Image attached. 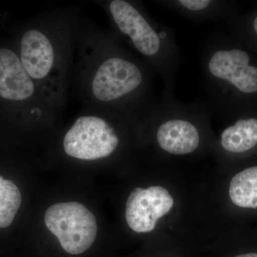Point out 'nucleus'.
<instances>
[{
    "label": "nucleus",
    "instance_id": "obj_14",
    "mask_svg": "<svg viewBox=\"0 0 257 257\" xmlns=\"http://www.w3.org/2000/svg\"><path fill=\"white\" fill-rule=\"evenodd\" d=\"M235 257H257V253H243Z\"/></svg>",
    "mask_w": 257,
    "mask_h": 257
},
{
    "label": "nucleus",
    "instance_id": "obj_12",
    "mask_svg": "<svg viewBox=\"0 0 257 257\" xmlns=\"http://www.w3.org/2000/svg\"><path fill=\"white\" fill-rule=\"evenodd\" d=\"M22 204V194L16 184L0 176V228L8 227L14 221Z\"/></svg>",
    "mask_w": 257,
    "mask_h": 257
},
{
    "label": "nucleus",
    "instance_id": "obj_8",
    "mask_svg": "<svg viewBox=\"0 0 257 257\" xmlns=\"http://www.w3.org/2000/svg\"><path fill=\"white\" fill-rule=\"evenodd\" d=\"M173 205V197L164 187H137L130 193L126 201V222L135 232H150L159 219L166 215Z\"/></svg>",
    "mask_w": 257,
    "mask_h": 257
},
{
    "label": "nucleus",
    "instance_id": "obj_13",
    "mask_svg": "<svg viewBox=\"0 0 257 257\" xmlns=\"http://www.w3.org/2000/svg\"><path fill=\"white\" fill-rule=\"evenodd\" d=\"M251 26H252L253 31L254 32V33L257 35V15L255 17L254 19H253Z\"/></svg>",
    "mask_w": 257,
    "mask_h": 257
},
{
    "label": "nucleus",
    "instance_id": "obj_9",
    "mask_svg": "<svg viewBox=\"0 0 257 257\" xmlns=\"http://www.w3.org/2000/svg\"><path fill=\"white\" fill-rule=\"evenodd\" d=\"M164 9L194 22H219L227 16L228 4L219 0H162L155 2Z\"/></svg>",
    "mask_w": 257,
    "mask_h": 257
},
{
    "label": "nucleus",
    "instance_id": "obj_1",
    "mask_svg": "<svg viewBox=\"0 0 257 257\" xmlns=\"http://www.w3.org/2000/svg\"><path fill=\"white\" fill-rule=\"evenodd\" d=\"M74 83L86 108L143 119L157 101L153 70L112 33L81 23Z\"/></svg>",
    "mask_w": 257,
    "mask_h": 257
},
{
    "label": "nucleus",
    "instance_id": "obj_3",
    "mask_svg": "<svg viewBox=\"0 0 257 257\" xmlns=\"http://www.w3.org/2000/svg\"><path fill=\"white\" fill-rule=\"evenodd\" d=\"M116 36L161 75L166 94H174L181 55L173 30L152 18L143 5L130 0L103 2Z\"/></svg>",
    "mask_w": 257,
    "mask_h": 257
},
{
    "label": "nucleus",
    "instance_id": "obj_2",
    "mask_svg": "<svg viewBox=\"0 0 257 257\" xmlns=\"http://www.w3.org/2000/svg\"><path fill=\"white\" fill-rule=\"evenodd\" d=\"M80 22L68 10L47 13L38 15L20 39L19 58L56 114L67 101Z\"/></svg>",
    "mask_w": 257,
    "mask_h": 257
},
{
    "label": "nucleus",
    "instance_id": "obj_5",
    "mask_svg": "<svg viewBox=\"0 0 257 257\" xmlns=\"http://www.w3.org/2000/svg\"><path fill=\"white\" fill-rule=\"evenodd\" d=\"M210 112L204 104H182L174 94H164L143 119L156 123L155 139L159 147L172 155L197 151L202 142L201 125Z\"/></svg>",
    "mask_w": 257,
    "mask_h": 257
},
{
    "label": "nucleus",
    "instance_id": "obj_6",
    "mask_svg": "<svg viewBox=\"0 0 257 257\" xmlns=\"http://www.w3.org/2000/svg\"><path fill=\"white\" fill-rule=\"evenodd\" d=\"M84 112L74 119L64 135V152L69 157L84 161L111 156L121 142L115 121L128 116L88 108Z\"/></svg>",
    "mask_w": 257,
    "mask_h": 257
},
{
    "label": "nucleus",
    "instance_id": "obj_10",
    "mask_svg": "<svg viewBox=\"0 0 257 257\" xmlns=\"http://www.w3.org/2000/svg\"><path fill=\"white\" fill-rule=\"evenodd\" d=\"M220 144L224 151L244 153L257 145V119L246 118L237 120L225 128L221 135Z\"/></svg>",
    "mask_w": 257,
    "mask_h": 257
},
{
    "label": "nucleus",
    "instance_id": "obj_7",
    "mask_svg": "<svg viewBox=\"0 0 257 257\" xmlns=\"http://www.w3.org/2000/svg\"><path fill=\"white\" fill-rule=\"evenodd\" d=\"M45 223L62 248L71 255H79L87 251L97 234L95 216L77 202L50 206L45 212Z\"/></svg>",
    "mask_w": 257,
    "mask_h": 257
},
{
    "label": "nucleus",
    "instance_id": "obj_11",
    "mask_svg": "<svg viewBox=\"0 0 257 257\" xmlns=\"http://www.w3.org/2000/svg\"><path fill=\"white\" fill-rule=\"evenodd\" d=\"M229 192L235 205L257 208V167H249L234 175L230 182Z\"/></svg>",
    "mask_w": 257,
    "mask_h": 257
},
{
    "label": "nucleus",
    "instance_id": "obj_4",
    "mask_svg": "<svg viewBox=\"0 0 257 257\" xmlns=\"http://www.w3.org/2000/svg\"><path fill=\"white\" fill-rule=\"evenodd\" d=\"M202 87L209 111L222 109L231 91L257 94V66L246 51L229 46L219 34L208 38L202 50Z\"/></svg>",
    "mask_w": 257,
    "mask_h": 257
}]
</instances>
